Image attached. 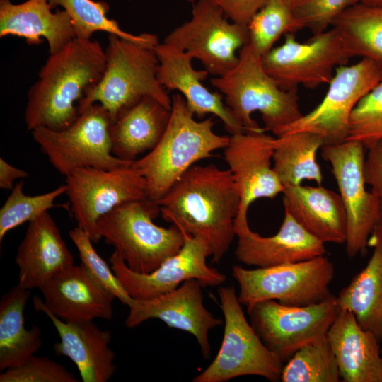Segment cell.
<instances>
[{
  "label": "cell",
  "instance_id": "32",
  "mask_svg": "<svg viewBox=\"0 0 382 382\" xmlns=\"http://www.w3.org/2000/svg\"><path fill=\"white\" fill-rule=\"evenodd\" d=\"M49 1L52 9L61 7L68 13L72 21L76 38L91 40L94 33L103 31L153 47L159 43L158 37L154 34L133 35L122 30L117 21L107 16L110 5L106 1L94 0H49Z\"/></svg>",
  "mask_w": 382,
  "mask_h": 382
},
{
  "label": "cell",
  "instance_id": "30",
  "mask_svg": "<svg viewBox=\"0 0 382 382\" xmlns=\"http://www.w3.org/2000/svg\"><path fill=\"white\" fill-rule=\"evenodd\" d=\"M323 146L320 135L308 131L287 133L274 138L273 169L284 188L301 185L305 180L321 185L323 177L316 154Z\"/></svg>",
  "mask_w": 382,
  "mask_h": 382
},
{
  "label": "cell",
  "instance_id": "14",
  "mask_svg": "<svg viewBox=\"0 0 382 382\" xmlns=\"http://www.w3.org/2000/svg\"><path fill=\"white\" fill-rule=\"evenodd\" d=\"M381 80L382 69L368 59L361 58L354 64L337 66L320 103L282 128L277 137L308 131L320 135L324 145L346 141L353 109L360 99Z\"/></svg>",
  "mask_w": 382,
  "mask_h": 382
},
{
  "label": "cell",
  "instance_id": "24",
  "mask_svg": "<svg viewBox=\"0 0 382 382\" xmlns=\"http://www.w3.org/2000/svg\"><path fill=\"white\" fill-rule=\"evenodd\" d=\"M49 0H26L13 4L0 0V37L16 36L30 45L46 40L49 54H54L76 37L73 23L64 10L52 11Z\"/></svg>",
  "mask_w": 382,
  "mask_h": 382
},
{
  "label": "cell",
  "instance_id": "17",
  "mask_svg": "<svg viewBox=\"0 0 382 382\" xmlns=\"http://www.w3.org/2000/svg\"><path fill=\"white\" fill-rule=\"evenodd\" d=\"M201 283L192 279L175 289L148 299L130 297L125 325L134 328L151 318L162 320L168 326L186 331L197 340L203 356H210L209 332L222 324L204 306Z\"/></svg>",
  "mask_w": 382,
  "mask_h": 382
},
{
  "label": "cell",
  "instance_id": "19",
  "mask_svg": "<svg viewBox=\"0 0 382 382\" xmlns=\"http://www.w3.org/2000/svg\"><path fill=\"white\" fill-rule=\"evenodd\" d=\"M154 50L159 62V83L166 89L178 91L194 116L202 118L212 114L221 120L231 134L247 132L223 102V95L210 91L202 84L209 73L193 68L194 59L190 54L163 42H159Z\"/></svg>",
  "mask_w": 382,
  "mask_h": 382
},
{
  "label": "cell",
  "instance_id": "40",
  "mask_svg": "<svg viewBox=\"0 0 382 382\" xmlns=\"http://www.w3.org/2000/svg\"><path fill=\"white\" fill-rule=\"evenodd\" d=\"M367 149L364 164V179L378 200L382 219V139Z\"/></svg>",
  "mask_w": 382,
  "mask_h": 382
},
{
  "label": "cell",
  "instance_id": "11",
  "mask_svg": "<svg viewBox=\"0 0 382 382\" xmlns=\"http://www.w3.org/2000/svg\"><path fill=\"white\" fill-rule=\"evenodd\" d=\"M191 18L173 29L163 42L190 54L209 74L221 76L238 61L249 42L248 27L229 21L214 0H197Z\"/></svg>",
  "mask_w": 382,
  "mask_h": 382
},
{
  "label": "cell",
  "instance_id": "20",
  "mask_svg": "<svg viewBox=\"0 0 382 382\" xmlns=\"http://www.w3.org/2000/svg\"><path fill=\"white\" fill-rule=\"evenodd\" d=\"M36 311L44 313L57 330L60 341L55 353L68 357L79 370L83 382H107L116 371L115 354L109 347L111 332L100 329L93 320L68 323L50 311L37 296L33 298Z\"/></svg>",
  "mask_w": 382,
  "mask_h": 382
},
{
  "label": "cell",
  "instance_id": "45",
  "mask_svg": "<svg viewBox=\"0 0 382 382\" xmlns=\"http://www.w3.org/2000/svg\"><path fill=\"white\" fill-rule=\"evenodd\" d=\"M187 1L191 3L192 4H193L197 0H187Z\"/></svg>",
  "mask_w": 382,
  "mask_h": 382
},
{
  "label": "cell",
  "instance_id": "3",
  "mask_svg": "<svg viewBox=\"0 0 382 382\" xmlns=\"http://www.w3.org/2000/svg\"><path fill=\"white\" fill-rule=\"evenodd\" d=\"M211 84L224 96L226 105L249 132L270 131L276 136L302 115L298 90L282 89L265 71L262 55L248 43L236 65Z\"/></svg>",
  "mask_w": 382,
  "mask_h": 382
},
{
  "label": "cell",
  "instance_id": "26",
  "mask_svg": "<svg viewBox=\"0 0 382 382\" xmlns=\"http://www.w3.org/2000/svg\"><path fill=\"white\" fill-rule=\"evenodd\" d=\"M284 212L321 242L345 244L347 214L340 194L325 188L289 186L284 189Z\"/></svg>",
  "mask_w": 382,
  "mask_h": 382
},
{
  "label": "cell",
  "instance_id": "35",
  "mask_svg": "<svg viewBox=\"0 0 382 382\" xmlns=\"http://www.w3.org/2000/svg\"><path fill=\"white\" fill-rule=\"evenodd\" d=\"M23 180L15 184L0 209V241L12 229L54 207L55 200L67 190L64 184L50 192L32 196L23 192Z\"/></svg>",
  "mask_w": 382,
  "mask_h": 382
},
{
  "label": "cell",
  "instance_id": "39",
  "mask_svg": "<svg viewBox=\"0 0 382 382\" xmlns=\"http://www.w3.org/2000/svg\"><path fill=\"white\" fill-rule=\"evenodd\" d=\"M360 0H300L294 8V15L302 29L313 35L328 30L334 20Z\"/></svg>",
  "mask_w": 382,
  "mask_h": 382
},
{
  "label": "cell",
  "instance_id": "18",
  "mask_svg": "<svg viewBox=\"0 0 382 382\" xmlns=\"http://www.w3.org/2000/svg\"><path fill=\"white\" fill-rule=\"evenodd\" d=\"M265 132L231 134L224 149L241 199L235 224L248 221V211L254 201L273 199L284 189L271 165L274 137Z\"/></svg>",
  "mask_w": 382,
  "mask_h": 382
},
{
  "label": "cell",
  "instance_id": "41",
  "mask_svg": "<svg viewBox=\"0 0 382 382\" xmlns=\"http://www.w3.org/2000/svg\"><path fill=\"white\" fill-rule=\"evenodd\" d=\"M231 21L248 25L269 0H214Z\"/></svg>",
  "mask_w": 382,
  "mask_h": 382
},
{
  "label": "cell",
  "instance_id": "46",
  "mask_svg": "<svg viewBox=\"0 0 382 382\" xmlns=\"http://www.w3.org/2000/svg\"><path fill=\"white\" fill-rule=\"evenodd\" d=\"M382 351V350H381Z\"/></svg>",
  "mask_w": 382,
  "mask_h": 382
},
{
  "label": "cell",
  "instance_id": "4",
  "mask_svg": "<svg viewBox=\"0 0 382 382\" xmlns=\"http://www.w3.org/2000/svg\"><path fill=\"white\" fill-rule=\"evenodd\" d=\"M169 122L157 145L132 163L146 180L147 197L159 200L195 163L214 157L224 149L229 137L213 130L212 117L197 121L180 93L172 96Z\"/></svg>",
  "mask_w": 382,
  "mask_h": 382
},
{
  "label": "cell",
  "instance_id": "10",
  "mask_svg": "<svg viewBox=\"0 0 382 382\" xmlns=\"http://www.w3.org/2000/svg\"><path fill=\"white\" fill-rule=\"evenodd\" d=\"M351 58L335 28L322 32L306 42L294 33L285 35L284 42L262 56L265 71L283 90H298L299 86L314 89L328 84L335 69Z\"/></svg>",
  "mask_w": 382,
  "mask_h": 382
},
{
  "label": "cell",
  "instance_id": "44",
  "mask_svg": "<svg viewBox=\"0 0 382 382\" xmlns=\"http://www.w3.org/2000/svg\"><path fill=\"white\" fill-rule=\"evenodd\" d=\"M291 8H294L299 2L300 0H284Z\"/></svg>",
  "mask_w": 382,
  "mask_h": 382
},
{
  "label": "cell",
  "instance_id": "28",
  "mask_svg": "<svg viewBox=\"0 0 382 382\" xmlns=\"http://www.w3.org/2000/svg\"><path fill=\"white\" fill-rule=\"evenodd\" d=\"M369 245L372 255L365 266L340 292V310L352 312L361 327L382 341V220L374 228Z\"/></svg>",
  "mask_w": 382,
  "mask_h": 382
},
{
  "label": "cell",
  "instance_id": "6",
  "mask_svg": "<svg viewBox=\"0 0 382 382\" xmlns=\"http://www.w3.org/2000/svg\"><path fill=\"white\" fill-rule=\"evenodd\" d=\"M159 214L160 206L148 197L127 202L98 220V232L130 270L149 273L184 243V234L176 226L163 228L154 222Z\"/></svg>",
  "mask_w": 382,
  "mask_h": 382
},
{
  "label": "cell",
  "instance_id": "37",
  "mask_svg": "<svg viewBox=\"0 0 382 382\" xmlns=\"http://www.w3.org/2000/svg\"><path fill=\"white\" fill-rule=\"evenodd\" d=\"M69 236L78 250L81 264L101 286L121 303L127 305L131 296L115 274L111 266L96 252L88 233L76 226L69 231Z\"/></svg>",
  "mask_w": 382,
  "mask_h": 382
},
{
  "label": "cell",
  "instance_id": "34",
  "mask_svg": "<svg viewBox=\"0 0 382 382\" xmlns=\"http://www.w3.org/2000/svg\"><path fill=\"white\" fill-rule=\"evenodd\" d=\"M249 42L262 56L274 47L283 34L302 29L294 9L284 0H269L247 25Z\"/></svg>",
  "mask_w": 382,
  "mask_h": 382
},
{
  "label": "cell",
  "instance_id": "27",
  "mask_svg": "<svg viewBox=\"0 0 382 382\" xmlns=\"http://www.w3.org/2000/svg\"><path fill=\"white\" fill-rule=\"evenodd\" d=\"M171 110L151 96H145L122 111L111 122L112 154L133 163L151 151L163 137Z\"/></svg>",
  "mask_w": 382,
  "mask_h": 382
},
{
  "label": "cell",
  "instance_id": "22",
  "mask_svg": "<svg viewBox=\"0 0 382 382\" xmlns=\"http://www.w3.org/2000/svg\"><path fill=\"white\" fill-rule=\"evenodd\" d=\"M238 243L237 260L244 265L267 267L325 255V243L307 232L285 212L278 232L262 236L253 231L248 221L234 224Z\"/></svg>",
  "mask_w": 382,
  "mask_h": 382
},
{
  "label": "cell",
  "instance_id": "16",
  "mask_svg": "<svg viewBox=\"0 0 382 382\" xmlns=\"http://www.w3.org/2000/svg\"><path fill=\"white\" fill-rule=\"evenodd\" d=\"M184 234V243L174 255L149 273L130 270L115 251L110 257L111 267L127 294L133 299H148L171 291L188 279L202 286H215L226 277L207 263L211 251L202 240Z\"/></svg>",
  "mask_w": 382,
  "mask_h": 382
},
{
  "label": "cell",
  "instance_id": "38",
  "mask_svg": "<svg viewBox=\"0 0 382 382\" xmlns=\"http://www.w3.org/2000/svg\"><path fill=\"white\" fill-rule=\"evenodd\" d=\"M71 372L47 357L31 356L22 364L3 371L0 382H78Z\"/></svg>",
  "mask_w": 382,
  "mask_h": 382
},
{
  "label": "cell",
  "instance_id": "1",
  "mask_svg": "<svg viewBox=\"0 0 382 382\" xmlns=\"http://www.w3.org/2000/svg\"><path fill=\"white\" fill-rule=\"evenodd\" d=\"M240 195L228 169L194 165L156 203L163 219L203 241L219 262L236 236Z\"/></svg>",
  "mask_w": 382,
  "mask_h": 382
},
{
  "label": "cell",
  "instance_id": "2",
  "mask_svg": "<svg viewBox=\"0 0 382 382\" xmlns=\"http://www.w3.org/2000/svg\"><path fill=\"white\" fill-rule=\"evenodd\" d=\"M105 49L96 40L75 37L50 54L28 92L27 128L61 130L79 117V106L98 83L105 67Z\"/></svg>",
  "mask_w": 382,
  "mask_h": 382
},
{
  "label": "cell",
  "instance_id": "31",
  "mask_svg": "<svg viewBox=\"0 0 382 382\" xmlns=\"http://www.w3.org/2000/svg\"><path fill=\"white\" fill-rule=\"evenodd\" d=\"M351 58L359 57L373 61L382 69V4L359 2L332 22Z\"/></svg>",
  "mask_w": 382,
  "mask_h": 382
},
{
  "label": "cell",
  "instance_id": "21",
  "mask_svg": "<svg viewBox=\"0 0 382 382\" xmlns=\"http://www.w3.org/2000/svg\"><path fill=\"white\" fill-rule=\"evenodd\" d=\"M46 308L68 323L110 320L115 296L81 264L57 273L40 289Z\"/></svg>",
  "mask_w": 382,
  "mask_h": 382
},
{
  "label": "cell",
  "instance_id": "25",
  "mask_svg": "<svg viewBox=\"0 0 382 382\" xmlns=\"http://www.w3.org/2000/svg\"><path fill=\"white\" fill-rule=\"evenodd\" d=\"M327 337L342 381L382 382L380 341L361 327L352 312L340 310Z\"/></svg>",
  "mask_w": 382,
  "mask_h": 382
},
{
  "label": "cell",
  "instance_id": "12",
  "mask_svg": "<svg viewBox=\"0 0 382 382\" xmlns=\"http://www.w3.org/2000/svg\"><path fill=\"white\" fill-rule=\"evenodd\" d=\"M66 185L77 226L93 243L101 239L97 224L103 216L123 203L147 198L146 180L132 163L112 169L79 168L66 177Z\"/></svg>",
  "mask_w": 382,
  "mask_h": 382
},
{
  "label": "cell",
  "instance_id": "33",
  "mask_svg": "<svg viewBox=\"0 0 382 382\" xmlns=\"http://www.w3.org/2000/svg\"><path fill=\"white\" fill-rule=\"evenodd\" d=\"M340 375L327 335L297 350L283 366V382H338Z\"/></svg>",
  "mask_w": 382,
  "mask_h": 382
},
{
  "label": "cell",
  "instance_id": "13",
  "mask_svg": "<svg viewBox=\"0 0 382 382\" xmlns=\"http://www.w3.org/2000/svg\"><path fill=\"white\" fill-rule=\"evenodd\" d=\"M250 324L265 345L282 361L327 335L340 308L330 294L307 306H287L267 300L248 309Z\"/></svg>",
  "mask_w": 382,
  "mask_h": 382
},
{
  "label": "cell",
  "instance_id": "7",
  "mask_svg": "<svg viewBox=\"0 0 382 382\" xmlns=\"http://www.w3.org/2000/svg\"><path fill=\"white\" fill-rule=\"evenodd\" d=\"M217 293L224 317L221 345L212 362L192 381L224 382L246 375L274 382L281 380L283 361L247 321L234 287L222 286Z\"/></svg>",
  "mask_w": 382,
  "mask_h": 382
},
{
  "label": "cell",
  "instance_id": "9",
  "mask_svg": "<svg viewBox=\"0 0 382 382\" xmlns=\"http://www.w3.org/2000/svg\"><path fill=\"white\" fill-rule=\"evenodd\" d=\"M110 124L108 112L96 103L65 129L37 127L31 133L52 166L66 177L81 168L112 169L132 163L112 154Z\"/></svg>",
  "mask_w": 382,
  "mask_h": 382
},
{
  "label": "cell",
  "instance_id": "23",
  "mask_svg": "<svg viewBox=\"0 0 382 382\" xmlns=\"http://www.w3.org/2000/svg\"><path fill=\"white\" fill-rule=\"evenodd\" d=\"M18 285L40 289L47 281L74 265V257L48 212L29 222L15 258Z\"/></svg>",
  "mask_w": 382,
  "mask_h": 382
},
{
  "label": "cell",
  "instance_id": "29",
  "mask_svg": "<svg viewBox=\"0 0 382 382\" xmlns=\"http://www.w3.org/2000/svg\"><path fill=\"white\" fill-rule=\"evenodd\" d=\"M30 294V290L17 284L1 299L0 371L22 364L42 345L41 328L25 327L23 313Z\"/></svg>",
  "mask_w": 382,
  "mask_h": 382
},
{
  "label": "cell",
  "instance_id": "8",
  "mask_svg": "<svg viewBox=\"0 0 382 382\" xmlns=\"http://www.w3.org/2000/svg\"><path fill=\"white\" fill-rule=\"evenodd\" d=\"M238 299L248 309L267 300L287 306H307L328 297L335 267L325 255L267 267L245 269L235 265Z\"/></svg>",
  "mask_w": 382,
  "mask_h": 382
},
{
  "label": "cell",
  "instance_id": "43",
  "mask_svg": "<svg viewBox=\"0 0 382 382\" xmlns=\"http://www.w3.org/2000/svg\"><path fill=\"white\" fill-rule=\"evenodd\" d=\"M359 2L371 6H377L382 4V0H360Z\"/></svg>",
  "mask_w": 382,
  "mask_h": 382
},
{
  "label": "cell",
  "instance_id": "5",
  "mask_svg": "<svg viewBox=\"0 0 382 382\" xmlns=\"http://www.w3.org/2000/svg\"><path fill=\"white\" fill-rule=\"evenodd\" d=\"M105 67L98 83L79 104V113L93 103L100 104L111 122L145 96L171 110L172 100L157 78L158 59L154 47L109 34Z\"/></svg>",
  "mask_w": 382,
  "mask_h": 382
},
{
  "label": "cell",
  "instance_id": "36",
  "mask_svg": "<svg viewBox=\"0 0 382 382\" xmlns=\"http://www.w3.org/2000/svg\"><path fill=\"white\" fill-rule=\"evenodd\" d=\"M382 139V80L364 96L353 109L347 140L361 143L366 149Z\"/></svg>",
  "mask_w": 382,
  "mask_h": 382
},
{
  "label": "cell",
  "instance_id": "42",
  "mask_svg": "<svg viewBox=\"0 0 382 382\" xmlns=\"http://www.w3.org/2000/svg\"><path fill=\"white\" fill-rule=\"evenodd\" d=\"M28 176V173L13 166L4 158H0V187L4 190H12L17 179H23Z\"/></svg>",
  "mask_w": 382,
  "mask_h": 382
},
{
  "label": "cell",
  "instance_id": "15",
  "mask_svg": "<svg viewBox=\"0 0 382 382\" xmlns=\"http://www.w3.org/2000/svg\"><path fill=\"white\" fill-rule=\"evenodd\" d=\"M364 149L361 143L354 140L321 148V156L331 166L345 208V245L349 257L366 250L374 228L382 220L377 197L365 187Z\"/></svg>",
  "mask_w": 382,
  "mask_h": 382
}]
</instances>
